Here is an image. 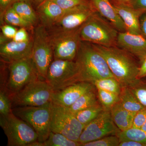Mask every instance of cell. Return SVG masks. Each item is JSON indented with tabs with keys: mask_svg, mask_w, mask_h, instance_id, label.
<instances>
[{
	"mask_svg": "<svg viewBox=\"0 0 146 146\" xmlns=\"http://www.w3.org/2000/svg\"><path fill=\"white\" fill-rule=\"evenodd\" d=\"M104 110L103 107L99 102L74 114L79 122L86 126L95 119Z\"/></svg>",
	"mask_w": 146,
	"mask_h": 146,
	"instance_id": "cell-24",
	"label": "cell"
},
{
	"mask_svg": "<svg viewBox=\"0 0 146 146\" xmlns=\"http://www.w3.org/2000/svg\"><path fill=\"white\" fill-rule=\"evenodd\" d=\"M119 31L96 11L80 28L82 41L105 47L117 46Z\"/></svg>",
	"mask_w": 146,
	"mask_h": 146,
	"instance_id": "cell-3",
	"label": "cell"
},
{
	"mask_svg": "<svg viewBox=\"0 0 146 146\" xmlns=\"http://www.w3.org/2000/svg\"><path fill=\"white\" fill-rule=\"evenodd\" d=\"M19 0H0V12L1 18L3 17L5 13L9 8L12 7L14 3Z\"/></svg>",
	"mask_w": 146,
	"mask_h": 146,
	"instance_id": "cell-37",
	"label": "cell"
},
{
	"mask_svg": "<svg viewBox=\"0 0 146 146\" xmlns=\"http://www.w3.org/2000/svg\"><path fill=\"white\" fill-rule=\"evenodd\" d=\"M43 146H81L78 142L69 139L63 134L51 131L48 139L44 143Z\"/></svg>",
	"mask_w": 146,
	"mask_h": 146,
	"instance_id": "cell-27",
	"label": "cell"
},
{
	"mask_svg": "<svg viewBox=\"0 0 146 146\" xmlns=\"http://www.w3.org/2000/svg\"><path fill=\"white\" fill-rule=\"evenodd\" d=\"M117 46L135 56L140 62L146 56V38L143 35L119 32Z\"/></svg>",
	"mask_w": 146,
	"mask_h": 146,
	"instance_id": "cell-16",
	"label": "cell"
},
{
	"mask_svg": "<svg viewBox=\"0 0 146 146\" xmlns=\"http://www.w3.org/2000/svg\"><path fill=\"white\" fill-rule=\"evenodd\" d=\"M97 89L104 90L119 95L122 89L120 82L115 77L106 78L91 82Z\"/></svg>",
	"mask_w": 146,
	"mask_h": 146,
	"instance_id": "cell-25",
	"label": "cell"
},
{
	"mask_svg": "<svg viewBox=\"0 0 146 146\" xmlns=\"http://www.w3.org/2000/svg\"><path fill=\"white\" fill-rule=\"evenodd\" d=\"M141 129H143V130L145 131H146V121L145 123V124H144V125L141 128Z\"/></svg>",
	"mask_w": 146,
	"mask_h": 146,
	"instance_id": "cell-44",
	"label": "cell"
},
{
	"mask_svg": "<svg viewBox=\"0 0 146 146\" xmlns=\"http://www.w3.org/2000/svg\"><path fill=\"white\" fill-rule=\"evenodd\" d=\"M110 112L112 119L121 131L132 127L133 117L136 113L125 109L119 102L111 108Z\"/></svg>",
	"mask_w": 146,
	"mask_h": 146,
	"instance_id": "cell-20",
	"label": "cell"
},
{
	"mask_svg": "<svg viewBox=\"0 0 146 146\" xmlns=\"http://www.w3.org/2000/svg\"><path fill=\"white\" fill-rule=\"evenodd\" d=\"M97 92L99 102L105 110H110L119 102V97L117 94L100 89H97Z\"/></svg>",
	"mask_w": 146,
	"mask_h": 146,
	"instance_id": "cell-28",
	"label": "cell"
},
{
	"mask_svg": "<svg viewBox=\"0 0 146 146\" xmlns=\"http://www.w3.org/2000/svg\"><path fill=\"white\" fill-rule=\"evenodd\" d=\"M94 45L104 58L112 74L122 86L130 87L141 80L138 78L139 66L130 53L117 46Z\"/></svg>",
	"mask_w": 146,
	"mask_h": 146,
	"instance_id": "cell-1",
	"label": "cell"
},
{
	"mask_svg": "<svg viewBox=\"0 0 146 146\" xmlns=\"http://www.w3.org/2000/svg\"><path fill=\"white\" fill-rule=\"evenodd\" d=\"M3 19L6 23L11 25L20 27L26 29H31L33 26L19 16L12 7L5 11Z\"/></svg>",
	"mask_w": 146,
	"mask_h": 146,
	"instance_id": "cell-29",
	"label": "cell"
},
{
	"mask_svg": "<svg viewBox=\"0 0 146 146\" xmlns=\"http://www.w3.org/2000/svg\"><path fill=\"white\" fill-rule=\"evenodd\" d=\"M52 102L40 106H23L12 108V112L31 127L38 136V141L44 143L50 133Z\"/></svg>",
	"mask_w": 146,
	"mask_h": 146,
	"instance_id": "cell-4",
	"label": "cell"
},
{
	"mask_svg": "<svg viewBox=\"0 0 146 146\" xmlns=\"http://www.w3.org/2000/svg\"><path fill=\"white\" fill-rule=\"evenodd\" d=\"M120 141L131 140L144 144L146 146V131L141 128L131 127L117 133Z\"/></svg>",
	"mask_w": 146,
	"mask_h": 146,
	"instance_id": "cell-26",
	"label": "cell"
},
{
	"mask_svg": "<svg viewBox=\"0 0 146 146\" xmlns=\"http://www.w3.org/2000/svg\"><path fill=\"white\" fill-rule=\"evenodd\" d=\"M119 97L120 104L129 112L136 113L144 108L130 88L127 86H122Z\"/></svg>",
	"mask_w": 146,
	"mask_h": 146,
	"instance_id": "cell-21",
	"label": "cell"
},
{
	"mask_svg": "<svg viewBox=\"0 0 146 146\" xmlns=\"http://www.w3.org/2000/svg\"><path fill=\"white\" fill-rule=\"evenodd\" d=\"M99 102L96 89H93L82 96L70 107L66 108L73 114L93 106Z\"/></svg>",
	"mask_w": 146,
	"mask_h": 146,
	"instance_id": "cell-22",
	"label": "cell"
},
{
	"mask_svg": "<svg viewBox=\"0 0 146 146\" xmlns=\"http://www.w3.org/2000/svg\"><path fill=\"white\" fill-rule=\"evenodd\" d=\"M43 1H44V0H35V1L36 3H38L39 4L40 3L42 2Z\"/></svg>",
	"mask_w": 146,
	"mask_h": 146,
	"instance_id": "cell-45",
	"label": "cell"
},
{
	"mask_svg": "<svg viewBox=\"0 0 146 146\" xmlns=\"http://www.w3.org/2000/svg\"><path fill=\"white\" fill-rule=\"evenodd\" d=\"M80 28L72 31L58 30L50 35L54 59L75 60L82 41Z\"/></svg>",
	"mask_w": 146,
	"mask_h": 146,
	"instance_id": "cell-11",
	"label": "cell"
},
{
	"mask_svg": "<svg viewBox=\"0 0 146 146\" xmlns=\"http://www.w3.org/2000/svg\"><path fill=\"white\" fill-rule=\"evenodd\" d=\"M129 88L142 106L146 109V82L141 79Z\"/></svg>",
	"mask_w": 146,
	"mask_h": 146,
	"instance_id": "cell-30",
	"label": "cell"
},
{
	"mask_svg": "<svg viewBox=\"0 0 146 146\" xmlns=\"http://www.w3.org/2000/svg\"><path fill=\"white\" fill-rule=\"evenodd\" d=\"M101 16L112 24L119 32H126L124 24L110 0H90Z\"/></svg>",
	"mask_w": 146,
	"mask_h": 146,
	"instance_id": "cell-19",
	"label": "cell"
},
{
	"mask_svg": "<svg viewBox=\"0 0 146 146\" xmlns=\"http://www.w3.org/2000/svg\"><path fill=\"white\" fill-rule=\"evenodd\" d=\"M19 1H23L26 2L31 4L33 2L35 1V0H19Z\"/></svg>",
	"mask_w": 146,
	"mask_h": 146,
	"instance_id": "cell-43",
	"label": "cell"
},
{
	"mask_svg": "<svg viewBox=\"0 0 146 146\" xmlns=\"http://www.w3.org/2000/svg\"><path fill=\"white\" fill-rule=\"evenodd\" d=\"M45 80L54 91L82 82L78 63L75 60L54 59Z\"/></svg>",
	"mask_w": 146,
	"mask_h": 146,
	"instance_id": "cell-8",
	"label": "cell"
},
{
	"mask_svg": "<svg viewBox=\"0 0 146 146\" xmlns=\"http://www.w3.org/2000/svg\"><path fill=\"white\" fill-rule=\"evenodd\" d=\"M11 100L8 94L3 89L0 91V114L6 115L12 112Z\"/></svg>",
	"mask_w": 146,
	"mask_h": 146,
	"instance_id": "cell-32",
	"label": "cell"
},
{
	"mask_svg": "<svg viewBox=\"0 0 146 146\" xmlns=\"http://www.w3.org/2000/svg\"><path fill=\"white\" fill-rule=\"evenodd\" d=\"M75 60L78 65L82 82H91L100 79L115 77L94 44L82 41Z\"/></svg>",
	"mask_w": 146,
	"mask_h": 146,
	"instance_id": "cell-2",
	"label": "cell"
},
{
	"mask_svg": "<svg viewBox=\"0 0 146 146\" xmlns=\"http://www.w3.org/2000/svg\"><path fill=\"white\" fill-rule=\"evenodd\" d=\"M120 140L117 135H110L83 144V146H119Z\"/></svg>",
	"mask_w": 146,
	"mask_h": 146,
	"instance_id": "cell-31",
	"label": "cell"
},
{
	"mask_svg": "<svg viewBox=\"0 0 146 146\" xmlns=\"http://www.w3.org/2000/svg\"><path fill=\"white\" fill-rule=\"evenodd\" d=\"M31 57L37 69L39 78L46 80L47 72L54 58L50 35L43 25L35 28L33 32Z\"/></svg>",
	"mask_w": 146,
	"mask_h": 146,
	"instance_id": "cell-9",
	"label": "cell"
},
{
	"mask_svg": "<svg viewBox=\"0 0 146 146\" xmlns=\"http://www.w3.org/2000/svg\"><path fill=\"white\" fill-rule=\"evenodd\" d=\"M146 77V56L143 60L141 62V65L139 66L138 78L140 79Z\"/></svg>",
	"mask_w": 146,
	"mask_h": 146,
	"instance_id": "cell-40",
	"label": "cell"
},
{
	"mask_svg": "<svg viewBox=\"0 0 146 146\" xmlns=\"http://www.w3.org/2000/svg\"><path fill=\"white\" fill-rule=\"evenodd\" d=\"M120 131L112 119L110 110H104L95 119L85 126L78 142L82 146L105 136L116 135Z\"/></svg>",
	"mask_w": 146,
	"mask_h": 146,
	"instance_id": "cell-12",
	"label": "cell"
},
{
	"mask_svg": "<svg viewBox=\"0 0 146 146\" xmlns=\"http://www.w3.org/2000/svg\"><path fill=\"white\" fill-rule=\"evenodd\" d=\"M54 91L46 80L40 79L9 96L12 108L23 106H40L52 102Z\"/></svg>",
	"mask_w": 146,
	"mask_h": 146,
	"instance_id": "cell-5",
	"label": "cell"
},
{
	"mask_svg": "<svg viewBox=\"0 0 146 146\" xmlns=\"http://www.w3.org/2000/svg\"><path fill=\"white\" fill-rule=\"evenodd\" d=\"M1 30L3 35L7 39H13L15 36L17 29L13 25H4L1 27Z\"/></svg>",
	"mask_w": 146,
	"mask_h": 146,
	"instance_id": "cell-36",
	"label": "cell"
},
{
	"mask_svg": "<svg viewBox=\"0 0 146 146\" xmlns=\"http://www.w3.org/2000/svg\"><path fill=\"white\" fill-rule=\"evenodd\" d=\"M146 121V109L141 110L136 112L133 117L132 127L141 128Z\"/></svg>",
	"mask_w": 146,
	"mask_h": 146,
	"instance_id": "cell-34",
	"label": "cell"
},
{
	"mask_svg": "<svg viewBox=\"0 0 146 146\" xmlns=\"http://www.w3.org/2000/svg\"><path fill=\"white\" fill-rule=\"evenodd\" d=\"M112 4L124 24L126 32L143 35L140 29L139 19L144 11L133 8L129 3Z\"/></svg>",
	"mask_w": 146,
	"mask_h": 146,
	"instance_id": "cell-17",
	"label": "cell"
},
{
	"mask_svg": "<svg viewBox=\"0 0 146 146\" xmlns=\"http://www.w3.org/2000/svg\"><path fill=\"white\" fill-rule=\"evenodd\" d=\"M97 11L90 0L67 9L63 16L54 25L59 31H72L80 28Z\"/></svg>",
	"mask_w": 146,
	"mask_h": 146,
	"instance_id": "cell-13",
	"label": "cell"
},
{
	"mask_svg": "<svg viewBox=\"0 0 146 146\" xmlns=\"http://www.w3.org/2000/svg\"><path fill=\"white\" fill-rule=\"evenodd\" d=\"M33 46V39L22 42H16L12 40L1 44V59L4 62L9 63L23 58L31 57Z\"/></svg>",
	"mask_w": 146,
	"mask_h": 146,
	"instance_id": "cell-15",
	"label": "cell"
},
{
	"mask_svg": "<svg viewBox=\"0 0 146 146\" xmlns=\"http://www.w3.org/2000/svg\"><path fill=\"white\" fill-rule=\"evenodd\" d=\"M9 75L4 89L9 96L17 93L32 82L39 79V74L32 57L9 63Z\"/></svg>",
	"mask_w": 146,
	"mask_h": 146,
	"instance_id": "cell-7",
	"label": "cell"
},
{
	"mask_svg": "<svg viewBox=\"0 0 146 146\" xmlns=\"http://www.w3.org/2000/svg\"><path fill=\"white\" fill-rule=\"evenodd\" d=\"M65 10L73 8L76 6L87 2L89 0H52Z\"/></svg>",
	"mask_w": 146,
	"mask_h": 146,
	"instance_id": "cell-33",
	"label": "cell"
},
{
	"mask_svg": "<svg viewBox=\"0 0 146 146\" xmlns=\"http://www.w3.org/2000/svg\"><path fill=\"white\" fill-rule=\"evenodd\" d=\"M30 39L27 32L26 29L21 27L17 30V32L12 40L16 42H27Z\"/></svg>",
	"mask_w": 146,
	"mask_h": 146,
	"instance_id": "cell-35",
	"label": "cell"
},
{
	"mask_svg": "<svg viewBox=\"0 0 146 146\" xmlns=\"http://www.w3.org/2000/svg\"><path fill=\"white\" fill-rule=\"evenodd\" d=\"M85 127L67 108L53 104L51 131L61 133L71 140L78 142Z\"/></svg>",
	"mask_w": 146,
	"mask_h": 146,
	"instance_id": "cell-10",
	"label": "cell"
},
{
	"mask_svg": "<svg viewBox=\"0 0 146 146\" xmlns=\"http://www.w3.org/2000/svg\"><path fill=\"white\" fill-rule=\"evenodd\" d=\"M119 146H145L144 144L131 141V140H124L120 141Z\"/></svg>",
	"mask_w": 146,
	"mask_h": 146,
	"instance_id": "cell-41",
	"label": "cell"
},
{
	"mask_svg": "<svg viewBox=\"0 0 146 146\" xmlns=\"http://www.w3.org/2000/svg\"><path fill=\"white\" fill-rule=\"evenodd\" d=\"M63 9L52 0H44L39 4L37 11L42 25L45 27L54 25L64 15Z\"/></svg>",
	"mask_w": 146,
	"mask_h": 146,
	"instance_id": "cell-18",
	"label": "cell"
},
{
	"mask_svg": "<svg viewBox=\"0 0 146 146\" xmlns=\"http://www.w3.org/2000/svg\"><path fill=\"white\" fill-rule=\"evenodd\" d=\"M96 88L91 82H80L61 90L54 91L52 102L55 105L68 108L84 94Z\"/></svg>",
	"mask_w": 146,
	"mask_h": 146,
	"instance_id": "cell-14",
	"label": "cell"
},
{
	"mask_svg": "<svg viewBox=\"0 0 146 146\" xmlns=\"http://www.w3.org/2000/svg\"><path fill=\"white\" fill-rule=\"evenodd\" d=\"M133 0H110L112 4L129 3Z\"/></svg>",
	"mask_w": 146,
	"mask_h": 146,
	"instance_id": "cell-42",
	"label": "cell"
},
{
	"mask_svg": "<svg viewBox=\"0 0 146 146\" xmlns=\"http://www.w3.org/2000/svg\"><path fill=\"white\" fill-rule=\"evenodd\" d=\"M140 27L143 36L146 38V11L142 13L139 19Z\"/></svg>",
	"mask_w": 146,
	"mask_h": 146,
	"instance_id": "cell-39",
	"label": "cell"
},
{
	"mask_svg": "<svg viewBox=\"0 0 146 146\" xmlns=\"http://www.w3.org/2000/svg\"><path fill=\"white\" fill-rule=\"evenodd\" d=\"M12 7L19 16L32 25L36 23L37 17L31 4L18 1L13 4Z\"/></svg>",
	"mask_w": 146,
	"mask_h": 146,
	"instance_id": "cell-23",
	"label": "cell"
},
{
	"mask_svg": "<svg viewBox=\"0 0 146 146\" xmlns=\"http://www.w3.org/2000/svg\"><path fill=\"white\" fill-rule=\"evenodd\" d=\"M0 125L7 138V146H30L38 141L34 129L13 112L0 116Z\"/></svg>",
	"mask_w": 146,
	"mask_h": 146,
	"instance_id": "cell-6",
	"label": "cell"
},
{
	"mask_svg": "<svg viewBox=\"0 0 146 146\" xmlns=\"http://www.w3.org/2000/svg\"><path fill=\"white\" fill-rule=\"evenodd\" d=\"M129 4L136 9L146 11V0H133Z\"/></svg>",
	"mask_w": 146,
	"mask_h": 146,
	"instance_id": "cell-38",
	"label": "cell"
}]
</instances>
